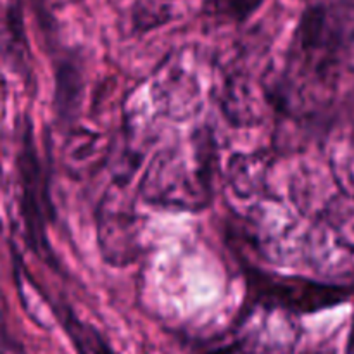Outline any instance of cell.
Returning <instances> with one entry per match:
<instances>
[{"label": "cell", "instance_id": "obj_10", "mask_svg": "<svg viewBox=\"0 0 354 354\" xmlns=\"http://www.w3.org/2000/svg\"><path fill=\"white\" fill-rule=\"evenodd\" d=\"M301 354H337V349H335L334 346L322 344V346H317V348L308 349V351H304Z\"/></svg>", "mask_w": 354, "mask_h": 354}, {"label": "cell", "instance_id": "obj_1", "mask_svg": "<svg viewBox=\"0 0 354 354\" xmlns=\"http://www.w3.org/2000/svg\"><path fill=\"white\" fill-rule=\"evenodd\" d=\"M214 161L211 133L196 131L152 159L140 183L142 199L161 209H204L213 197Z\"/></svg>", "mask_w": 354, "mask_h": 354}, {"label": "cell", "instance_id": "obj_12", "mask_svg": "<svg viewBox=\"0 0 354 354\" xmlns=\"http://www.w3.org/2000/svg\"><path fill=\"white\" fill-rule=\"evenodd\" d=\"M3 308H2V297H0V334H3V328H6V325H3Z\"/></svg>", "mask_w": 354, "mask_h": 354}, {"label": "cell", "instance_id": "obj_14", "mask_svg": "<svg viewBox=\"0 0 354 354\" xmlns=\"http://www.w3.org/2000/svg\"><path fill=\"white\" fill-rule=\"evenodd\" d=\"M0 187H2V165H0Z\"/></svg>", "mask_w": 354, "mask_h": 354}, {"label": "cell", "instance_id": "obj_9", "mask_svg": "<svg viewBox=\"0 0 354 354\" xmlns=\"http://www.w3.org/2000/svg\"><path fill=\"white\" fill-rule=\"evenodd\" d=\"M80 75L71 66H64L61 75H57V93H55V106L57 113L68 116L76 102V95L80 93Z\"/></svg>", "mask_w": 354, "mask_h": 354}, {"label": "cell", "instance_id": "obj_6", "mask_svg": "<svg viewBox=\"0 0 354 354\" xmlns=\"http://www.w3.org/2000/svg\"><path fill=\"white\" fill-rule=\"evenodd\" d=\"M57 320L64 327L78 354H114L106 339L92 325L83 324L69 310L57 313Z\"/></svg>", "mask_w": 354, "mask_h": 354}, {"label": "cell", "instance_id": "obj_8", "mask_svg": "<svg viewBox=\"0 0 354 354\" xmlns=\"http://www.w3.org/2000/svg\"><path fill=\"white\" fill-rule=\"evenodd\" d=\"M265 0H204L207 14L230 21H244L263 6Z\"/></svg>", "mask_w": 354, "mask_h": 354}, {"label": "cell", "instance_id": "obj_2", "mask_svg": "<svg viewBox=\"0 0 354 354\" xmlns=\"http://www.w3.org/2000/svg\"><path fill=\"white\" fill-rule=\"evenodd\" d=\"M249 289L259 304L301 315L337 306L351 296V289L344 286L310 279H275L258 272L249 275Z\"/></svg>", "mask_w": 354, "mask_h": 354}, {"label": "cell", "instance_id": "obj_13", "mask_svg": "<svg viewBox=\"0 0 354 354\" xmlns=\"http://www.w3.org/2000/svg\"><path fill=\"white\" fill-rule=\"evenodd\" d=\"M342 3H344L346 7H351V9H354V0H341Z\"/></svg>", "mask_w": 354, "mask_h": 354}, {"label": "cell", "instance_id": "obj_3", "mask_svg": "<svg viewBox=\"0 0 354 354\" xmlns=\"http://www.w3.org/2000/svg\"><path fill=\"white\" fill-rule=\"evenodd\" d=\"M17 175L21 187V218L24 225V237L28 245L38 256L50 258L45 227L52 214L50 197L47 192L44 173H41L40 159L35 147L33 135L30 127L21 137V147L17 152Z\"/></svg>", "mask_w": 354, "mask_h": 354}, {"label": "cell", "instance_id": "obj_4", "mask_svg": "<svg viewBox=\"0 0 354 354\" xmlns=\"http://www.w3.org/2000/svg\"><path fill=\"white\" fill-rule=\"evenodd\" d=\"M137 216L133 209L107 196L102 199L97 213V232L104 258L113 265L133 263L138 252Z\"/></svg>", "mask_w": 354, "mask_h": 354}, {"label": "cell", "instance_id": "obj_5", "mask_svg": "<svg viewBox=\"0 0 354 354\" xmlns=\"http://www.w3.org/2000/svg\"><path fill=\"white\" fill-rule=\"evenodd\" d=\"M0 45L3 47V52L9 55L10 62L16 66V69L28 68L30 50H28L19 3L14 2L7 7L6 16L2 19V28H0Z\"/></svg>", "mask_w": 354, "mask_h": 354}, {"label": "cell", "instance_id": "obj_11", "mask_svg": "<svg viewBox=\"0 0 354 354\" xmlns=\"http://www.w3.org/2000/svg\"><path fill=\"white\" fill-rule=\"evenodd\" d=\"M346 354H354V318H353V324H351V330H349L348 348H346Z\"/></svg>", "mask_w": 354, "mask_h": 354}, {"label": "cell", "instance_id": "obj_7", "mask_svg": "<svg viewBox=\"0 0 354 354\" xmlns=\"http://www.w3.org/2000/svg\"><path fill=\"white\" fill-rule=\"evenodd\" d=\"M265 182V162L259 156H235L230 161V185L239 196L258 192Z\"/></svg>", "mask_w": 354, "mask_h": 354}]
</instances>
